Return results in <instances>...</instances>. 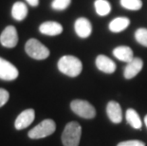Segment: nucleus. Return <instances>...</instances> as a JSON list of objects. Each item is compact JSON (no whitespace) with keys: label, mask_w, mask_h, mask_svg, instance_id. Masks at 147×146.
Returning <instances> with one entry per match:
<instances>
[{"label":"nucleus","mask_w":147,"mask_h":146,"mask_svg":"<svg viewBox=\"0 0 147 146\" xmlns=\"http://www.w3.org/2000/svg\"><path fill=\"white\" fill-rule=\"evenodd\" d=\"M58 69L69 77H77L83 69V64L80 59L72 55H65L58 61Z\"/></svg>","instance_id":"obj_1"},{"label":"nucleus","mask_w":147,"mask_h":146,"mask_svg":"<svg viewBox=\"0 0 147 146\" xmlns=\"http://www.w3.org/2000/svg\"><path fill=\"white\" fill-rule=\"evenodd\" d=\"M82 127L78 122H71L65 125L62 134V142L64 146H78L80 143Z\"/></svg>","instance_id":"obj_2"},{"label":"nucleus","mask_w":147,"mask_h":146,"mask_svg":"<svg viewBox=\"0 0 147 146\" xmlns=\"http://www.w3.org/2000/svg\"><path fill=\"white\" fill-rule=\"evenodd\" d=\"M56 130V124L54 120L48 119L44 120L39 124H37L35 127H33L32 130H30L28 133V136L30 139H44L48 136H51L55 132Z\"/></svg>","instance_id":"obj_3"},{"label":"nucleus","mask_w":147,"mask_h":146,"mask_svg":"<svg viewBox=\"0 0 147 146\" xmlns=\"http://www.w3.org/2000/svg\"><path fill=\"white\" fill-rule=\"evenodd\" d=\"M27 54L35 60H44L49 56V49L38 40L32 38L25 45Z\"/></svg>","instance_id":"obj_4"},{"label":"nucleus","mask_w":147,"mask_h":146,"mask_svg":"<svg viewBox=\"0 0 147 146\" xmlns=\"http://www.w3.org/2000/svg\"><path fill=\"white\" fill-rule=\"evenodd\" d=\"M70 108L75 114L84 119H93L96 116L94 106L87 101L74 100L71 102Z\"/></svg>","instance_id":"obj_5"},{"label":"nucleus","mask_w":147,"mask_h":146,"mask_svg":"<svg viewBox=\"0 0 147 146\" xmlns=\"http://www.w3.org/2000/svg\"><path fill=\"white\" fill-rule=\"evenodd\" d=\"M0 43L5 48H12L18 43L17 30L13 26H8L0 35Z\"/></svg>","instance_id":"obj_6"},{"label":"nucleus","mask_w":147,"mask_h":146,"mask_svg":"<svg viewBox=\"0 0 147 146\" xmlns=\"http://www.w3.org/2000/svg\"><path fill=\"white\" fill-rule=\"evenodd\" d=\"M19 75L18 69L7 60L0 57V79L5 81L15 80Z\"/></svg>","instance_id":"obj_7"},{"label":"nucleus","mask_w":147,"mask_h":146,"mask_svg":"<svg viewBox=\"0 0 147 146\" xmlns=\"http://www.w3.org/2000/svg\"><path fill=\"white\" fill-rule=\"evenodd\" d=\"M35 118V112L34 110L30 108V109L24 110L23 112H21L18 117L15 120L14 126L17 130H22L24 128H27L28 126H30L32 123Z\"/></svg>","instance_id":"obj_8"},{"label":"nucleus","mask_w":147,"mask_h":146,"mask_svg":"<svg viewBox=\"0 0 147 146\" xmlns=\"http://www.w3.org/2000/svg\"><path fill=\"white\" fill-rule=\"evenodd\" d=\"M74 30L77 35L81 38H87L92 32V26L88 19L84 17H80L75 21Z\"/></svg>","instance_id":"obj_9"},{"label":"nucleus","mask_w":147,"mask_h":146,"mask_svg":"<svg viewBox=\"0 0 147 146\" xmlns=\"http://www.w3.org/2000/svg\"><path fill=\"white\" fill-rule=\"evenodd\" d=\"M143 62L140 58H134L132 61L127 63L126 67H124L123 75L125 79H132L136 77L142 69Z\"/></svg>","instance_id":"obj_10"},{"label":"nucleus","mask_w":147,"mask_h":146,"mask_svg":"<svg viewBox=\"0 0 147 146\" xmlns=\"http://www.w3.org/2000/svg\"><path fill=\"white\" fill-rule=\"evenodd\" d=\"M106 113L113 123H120L123 120V111L119 102L111 101L107 104L106 106Z\"/></svg>","instance_id":"obj_11"},{"label":"nucleus","mask_w":147,"mask_h":146,"mask_svg":"<svg viewBox=\"0 0 147 146\" xmlns=\"http://www.w3.org/2000/svg\"><path fill=\"white\" fill-rule=\"evenodd\" d=\"M96 67L97 68L102 71V72L111 74L115 72L116 70V64L114 61H112L110 58H108L105 55H98L96 58Z\"/></svg>","instance_id":"obj_12"},{"label":"nucleus","mask_w":147,"mask_h":146,"mask_svg":"<svg viewBox=\"0 0 147 146\" xmlns=\"http://www.w3.org/2000/svg\"><path fill=\"white\" fill-rule=\"evenodd\" d=\"M40 32L49 36H55L59 35L63 32V27L62 25L58 22H53V21H48V22H44L40 25L39 27Z\"/></svg>","instance_id":"obj_13"},{"label":"nucleus","mask_w":147,"mask_h":146,"mask_svg":"<svg viewBox=\"0 0 147 146\" xmlns=\"http://www.w3.org/2000/svg\"><path fill=\"white\" fill-rule=\"evenodd\" d=\"M113 55L121 62H125V63H129L134 59L133 50L129 46H120L114 48Z\"/></svg>","instance_id":"obj_14"},{"label":"nucleus","mask_w":147,"mask_h":146,"mask_svg":"<svg viewBox=\"0 0 147 146\" xmlns=\"http://www.w3.org/2000/svg\"><path fill=\"white\" fill-rule=\"evenodd\" d=\"M11 15L15 20L22 21L27 17L28 15V8L23 2H15L11 9Z\"/></svg>","instance_id":"obj_15"},{"label":"nucleus","mask_w":147,"mask_h":146,"mask_svg":"<svg viewBox=\"0 0 147 146\" xmlns=\"http://www.w3.org/2000/svg\"><path fill=\"white\" fill-rule=\"evenodd\" d=\"M130 20L127 17H117L109 23V30L112 32H121L129 26Z\"/></svg>","instance_id":"obj_16"},{"label":"nucleus","mask_w":147,"mask_h":146,"mask_svg":"<svg viewBox=\"0 0 147 146\" xmlns=\"http://www.w3.org/2000/svg\"><path fill=\"white\" fill-rule=\"evenodd\" d=\"M125 118H126L127 122L129 123L134 129H140L142 128V120H140L139 114H138V112L136 110L132 109V108L127 109L126 113H125Z\"/></svg>","instance_id":"obj_17"},{"label":"nucleus","mask_w":147,"mask_h":146,"mask_svg":"<svg viewBox=\"0 0 147 146\" xmlns=\"http://www.w3.org/2000/svg\"><path fill=\"white\" fill-rule=\"evenodd\" d=\"M94 6L97 14L100 16H105L111 11V5L107 0H96Z\"/></svg>","instance_id":"obj_18"},{"label":"nucleus","mask_w":147,"mask_h":146,"mask_svg":"<svg viewBox=\"0 0 147 146\" xmlns=\"http://www.w3.org/2000/svg\"><path fill=\"white\" fill-rule=\"evenodd\" d=\"M121 5L130 11L140 10L142 7V0H121Z\"/></svg>","instance_id":"obj_19"},{"label":"nucleus","mask_w":147,"mask_h":146,"mask_svg":"<svg viewBox=\"0 0 147 146\" xmlns=\"http://www.w3.org/2000/svg\"><path fill=\"white\" fill-rule=\"evenodd\" d=\"M135 39L139 44L147 48V29L144 28L138 29L135 32Z\"/></svg>","instance_id":"obj_20"},{"label":"nucleus","mask_w":147,"mask_h":146,"mask_svg":"<svg viewBox=\"0 0 147 146\" xmlns=\"http://www.w3.org/2000/svg\"><path fill=\"white\" fill-rule=\"evenodd\" d=\"M70 3L71 0H53L51 7L56 11H64L70 5Z\"/></svg>","instance_id":"obj_21"},{"label":"nucleus","mask_w":147,"mask_h":146,"mask_svg":"<svg viewBox=\"0 0 147 146\" xmlns=\"http://www.w3.org/2000/svg\"><path fill=\"white\" fill-rule=\"evenodd\" d=\"M117 146H145V143L140 141L134 139V141H126L120 142Z\"/></svg>","instance_id":"obj_22"},{"label":"nucleus","mask_w":147,"mask_h":146,"mask_svg":"<svg viewBox=\"0 0 147 146\" xmlns=\"http://www.w3.org/2000/svg\"><path fill=\"white\" fill-rule=\"evenodd\" d=\"M10 98V94L6 89L0 88V107H2Z\"/></svg>","instance_id":"obj_23"},{"label":"nucleus","mask_w":147,"mask_h":146,"mask_svg":"<svg viewBox=\"0 0 147 146\" xmlns=\"http://www.w3.org/2000/svg\"><path fill=\"white\" fill-rule=\"evenodd\" d=\"M26 1L29 3L30 6H32V7H36V6H38L39 4V0H26Z\"/></svg>","instance_id":"obj_24"},{"label":"nucleus","mask_w":147,"mask_h":146,"mask_svg":"<svg viewBox=\"0 0 147 146\" xmlns=\"http://www.w3.org/2000/svg\"><path fill=\"white\" fill-rule=\"evenodd\" d=\"M144 123H145V125H146V127H147V115L144 117Z\"/></svg>","instance_id":"obj_25"}]
</instances>
